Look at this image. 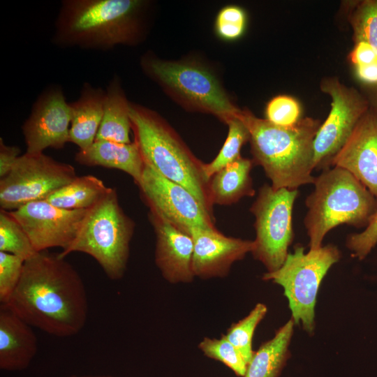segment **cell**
<instances>
[{"mask_svg":"<svg viewBox=\"0 0 377 377\" xmlns=\"http://www.w3.org/2000/svg\"><path fill=\"white\" fill-rule=\"evenodd\" d=\"M377 244V211L368 226L361 232L349 235L346 241L353 257L364 260Z\"/></svg>","mask_w":377,"mask_h":377,"instance_id":"d6a6232c","label":"cell"},{"mask_svg":"<svg viewBox=\"0 0 377 377\" xmlns=\"http://www.w3.org/2000/svg\"><path fill=\"white\" fill-rule=\"evenodd\" d=\"M238 117L249 131L253 163L263 168L273 188L297 190L313 184V145L320 120L305 117L294 126L283 127L247 109L241 110Z\"/></svg>","mask_w":377,"mask_h":377,"instance_id":"3957f363","label":"cell"},{"mask_svg":"<svg viewBox=\"0 0 377 377\" xmlns=\"http://www.w3.org/2000/svg\"><path fill=\"white\" fill-rule=\"evenodd\" d=\"M110 188L94 175L77 176L53 192L45 200L62 209H88L100 201Z\"/></svg>","mask_w":377,"mask_h":377,"instance_id":"cb8c5ba5","label":"cell"},{"mask_svg":"<svg viewBox=\"0 0 377 377\" xmlns=\"http://www.w3.org/2000/svg\"><path fill=\"white\" fill-rule=\"evenodd\" d=\"M376 86V90H375V93H374V97H375V105L374 107H376L377 108V85Z\"/></svg>","mask_w":377,"mask_h":377,"instance_id":"74e56055","label":"cell"},{"mask_svg":"<svg viewBox=\"0 0 377 377\" xmlns=\"http://www.w3.org/2000/svg\"><path fill=\"white\" fill-rule=\"evenodd\" d=\"M75 161L85 166H101L120 170L129 175L137 185L141 181L144 163L136 144L95 140L85 149H79Z\"/></svg>","mask_w":377,"mask_h":377,"instance_id":"d6986e66","label":"cell"},{"mask_svg":"<svg viewBox=\"0 0 377 377\" xmlns=\"http://www.w3.org/2000/svg\"><path fill=\"white\" fill-rule=\"evenodd\" d=\"M140 64L147 77L188 111L212 114L225 124L241 112L217 77L198 61L165 60L147 52Z\"/></svg>","mask_w":377,"mask_h":377,"instance_id":"8992f818","label":"cell"},{"mask_svg":"<svg viewBox=\"0 0 377 377\" xmlns=\"http://www.w3.org/2000/svg\"><path fill=\"white\" fill-rule=\"evenodd\" d=\"M138 186L150 211L185 232L189 234L193 228H215L213 216L189 191L149 166L144 164L142 179Z\"/></svg>","mask_w":377,"mask_h":377,"instance_id":"7c38bea8","label":"cell"},{"mask_svg":"<svg viewBox=\"0 0 377 377\" xmlns=\"http://www.w3.org/2000/svg\"><path fill=\"white\" fill-rule=\"evenodd\" d=\"M24 260L8 253L0 251V302L5 304L20 280Z\"/></svg>","mask_w":377,"mask_h":377,"instance_id":"1f68e13d","label":"cell"},{"mask_svg":"<svg viewBox=\"0 0 377 377\" xmlns=\"http://www.w3.org/2000/svg\"><path fill=\"white\" fill-rule=\"evenodd\" d=\"M198 348L206 357L219 361L232 370L235 374L244 377L247 363L244 358L230 341L222 334L221 338L204 337Z\"/></svg>","mask_w":377,"mask_h":377,"instance_id":"f1b7e54d","label":"cell"},{"mask_svg":"<svg viewBox=\"0 0 377 377\" xmlns=\"http://www.w3.org/2000/svg\"><path fill=\"white\" fill-rule=\"evenodd\" d=\"M226 124L228 133L223 145L212 162L203 165V171L208 180L216 172L240 158L242 146L249 141V131L238 115L230 119Z\"/></svg>","mask_w":377,"mask_h":377,"instance_id":"d4e9b609","label":"cell"},{"mask_svg":"<svg viewBox=\"0 0 377 377\" xmlns=\"http://www.w3.org/2000/svg\"><path fill=\"white\" fill-rule=\"evenodd\" d=\"M0 251L24 260L37 253L22 227L9 212L3 209L0 212Z\"/></svg>","mask_w":377,"mask_h":377,"instance_id":"484cf974","label":"cell"},{"mask_svg":"<svg viewBox=\"0 0 377 377\" xmlns=\"http://www.w3.org/2000/svg\"><path fill=\"white\" fill-rule=\"evenodd\" d=\"M301 107L292 96L279 95L272 98L265 108V119L276 126L288 127L301 119Z\"/></svg>","mask_w":377,"mask_h":377,"instance_id":"4dcf8cb0","label":"cell"},{"mask_svg":"<svg viewBox=\"0 0 377 377\" xmlns=\"http://www.w3.org/2000/svg\"><path fill=\"white\" fill-rule=\"evenodd\" d=\"M71 119V107L61 88H47L38 97L22 126L26 152L38 154L47 148L63 149L70 142Z\"/></svg>","mask_w":377,"mask_h":377,"instance_id":"5bb4252c","label":"cell"},{"mask_svg":"<svg viewBox=\"0 0 377 377\" xmlns=\"http://www.w3.org/2000/svg\"><path fill=\"white\" fill-rule=\"evenodd\" d=\"M105 98V90L84 82L78 99L70 103V142L79 149H85L94 142L103 115Z\"/></svg>","mask_w":377,"mask_h":377,"instance_id":"ffe728a7","label":"cell"},{"mask_svg":"<svg viewBox=\"0 0 377 377\" xmlns=\"http://www.w3.org/2000/svg\"><path fill=\"white\" fill-rule=\"evenodd\" d=\"M87 211L59 208L43 200L9 212L40 252L54 247L66 250L75 239Z\"/></svg>","mask_w":377,"mask_h":377,"instance_id":"4fadbf2b","label":"cell"},{"mask_svg":"<svg viewBox=\"0 0 377 377\" xmlns=\"http://www.w3.org/2000/svg\"><path fill=\"white\" fill-rule=\"evenodd\" d=\"M348 20L355 43H366L377 53V0L356 1Z\"/></svg>","mask_w":377,"mask_h":377,"instance_id":"83f0119b","label":"cell"},{"mask_svg":"<svg viewBox=\"0 0 377 377\" xmlns=\"http://www.w3.org/2000/svg\"><path fill=\"white\" fill-rule=\"evenodd\" d=\"M192 268L195 277L208 279L228 275L232 264L252 251L253 241L227 237L216 228H193Z\"/></svg>","mask_w":377,"mask_h":377,"instance_id":"9a60e30c","label":"cell"},{"mask_svg":"<svg viewBox=\"0 0 377 377\" xmlns=\"http://www.w3.org/2000/svg\"><path fill=\"white\" fill-rule=\"evenodd\" d=\"M21 149L16 146H10L0 138V177L6 176L13 168L17 158L22 155Z\"/></svg>","mask_w":377,"mask_h":377,"instance_id":"e575fe53","label":"cell"},{"mask_svg":"<svg viewBox=\"0 0 377 377\" xmlns=\"http://www.w3.org/2000/svg\"><path fill=\"white\" fill-rule=\"evenodd\" d=\"M267 313V306L258 303L246 316L232 323L225 334L226 337L240 352L247 364L254 353L252 340L255 330Z\"/></svg>","mask_w":377,"mask_h":377,"instance_id":"4316f807","label":"cell"},{"mask_svg":"<svg viewBox=\"0 0 377 377\" xmlns=\"http://www.w3.org/2000/svg\"><path fill=\"white\" fill-rule=\"evenodd\" d=\"M294 325L291 318L276 331L271 339L263 343L254 351L244 377L280 376L290 356L289 346Z\"/></svg>","mask_w":377,"mask_h":377,"instance_id":"603a6c76","label":"cell"},{"mask_svg":"<svg viewBox=\"0 0 377 377\" xmlns=\"http://www.w3.org/2000/svg\"><path fill=\"white\" fill-rule=\"evenodd\" d=\"M38 351V340L31 326L6 306L0 307V369H26Z\"/></svg>","mask_w":377,"mask_h":377,"instance_id":"ac0fdd59","label":"cell"},{"mask_svg":"<svg viewBox=\"0 0 377 377\" xmlns=\"http://www.w3.org/2000/svg\"><path fill=\"white\" fill-rule=\"evenodd\" d=\"M134 226L119 205L116 190L111 188L87 209L75 239L59 254L62 258L73 252L88 254L110 279H121L126 269Z\"/></svg>","mask_w":377,"mask_h":377,"instance_id":"52a82bcc","label":"cell"},{"mask_svg":"<svg viewBox=\"0 0 377 377\" xmlns=\"http://www.w3.org/2000/svg\"><path fill=\"white\" fill-rule=\"evenodd\" d=\"M129 112L130 102L122 88L119 77L114 75L105 89L103 115L95 140L131 143Z\"/></svg>","mask_w":377,"mask_h":377,"instance_id":"7402d4cb","label":"cell"},{"mask_svg":"<svg viewBox=\"0 0 377 377\" xmlns=\"http://www.w3.org/2000/svg\"><path fill=\"white\" fill-rule=\"evenodd\" d=\"M77 177L70 164L57 161L43 152H26L1 178V209L14 211L29 202L45 200Z\"/></svg>","mask_w":377,"mask_h":377,"instance_id":"30bf717a","label":"cell"},{"mask_svg":"<svg viewBox=\"0 0 377 377\" xmlns=\"http://www.w3.org/2000/svg\"><path fill=\"white\" fill-rule=\"evenodd\" d=\"M246 14L239 6L230 5L222 8L215 20V32L222 40L232 41L240 38L246 28Z\"/></svg>","mask_w":377,"mask_h":377,"instance_id":"f546056e","label":"cell"},{"mask_svg":"<svg viewBox=\"0 0 377 377\" xmlns=\"http://www.w3.org/2000/svg\"><path fill=\"white\" fill-rule=\"evenodd\" d=\"M341 256L338 247L332 244L307 253L298 244L279 269L262 276L263 280L283 288L295 325H301L309 334H313L315 329V306L320 283Z\"/></svg>","mask_w":377,"mask_h":377,"instance_id":"ba28073f","label":"cell"},{"mask_svg":"<svg viewBox=\"0 0 377 377\" xmlns=\"http://www.w3.org/2000/svg\"><path fill=\"white\" fill-rule=\"evenodd\" d=\"M332 166L355 177L377 199V108L370 106L334 158Z\"/></svg>","mask_w":377,"mask_h":377,"instance_id":"2e32d148","label":"cell"},{"mask_svg":"<svg viewBox=\"0 0 377 377\" xmlns=\"http://www.w3.org/2000/svg\"><path fill=\"white\" fill-rule=\"evenodd\" d=\"M150 4L145 0H63L52 41L59 47L96 50L137 45L147 36Z\"/></svg>","mask_w":377,"mask_h":377,"instance_id":"7a4b0ae2","label":"cell"},{"mask_svg":"<svg viewBox=\"0 0 377 377\" xmlns=\"http://www.w3.org/2000/svg\"><path fill=\"white\" fill-rule=\"evenodd\" d=\"M321 91L331 98L330 112L313 141V168L326 170L370 108L368 100L356 89L347 87L337 77H326Z\"/></svg>","mask_w":377,"mask_h":377,"instance_id":"8fae6325","label":"cell"},{"mask_svg":"<svg viewBox=\"0 0 377 377\" xmlns=\"http://www.w3.org/2000/svg\"><path fill=\"white\" fill-rule=\"evenodd\" d=\"M3 305L31 327L58 337L78 334L89 312L78 272L59 253L47 251L24 261L18 285Z\"/></svg>","mask_w":377,"mask_h":377,"instance_id":"6da1fadb","label":"cell"},{"mask_svg":"<svg viewBox=\"0 0 377 377\" xmlns=\"http://www.w3.org/2000/svg\"><path fill=\"white\" fill-rule=\"evenodd\" d=\"M349 58L354 67L368 65L377 60L376 52L367 43H355Z\"/></svg>","mask_w":377,"mask_h":377,"instance_id":"836d02e7","label":"cell"},{"mask_svg":"<svg viewBox=\"0 0 377 377\" xmlns=\"http://www.w3.org/2000/svg\"><path fill=\"white\" fill-rule=\"evenodd\" d=\"M149 219L156 235L155 263L169 283H190L193 268V241L191 236L154 212Z\"/></svg>","mask_w":377,"mask_h":377,"instance_id":"e0dca14e","label":"cell"},{"mask_svg":"<svg viewBox=\"0 0 377 377\" xmlns=\"http://www.w3.org/2000/svg\"><path fill=\"white\" fill-rule=\"evenodd\" d=\"M251 159L240 157L216 172L209 182V195L212 205H230L245 196H253Z\"/></svg>","mask_w":377,"mask_h":377,"instance_id":"44dd1931","label":"cell"},{"mask_svg":"<svg viewBox=\"0 0 377 377\" xmlns=\"http://www.w3.org/2000/svg\"><path fill=\"white\" fill-rule=\"evenodd\" d=\"M297 195V189H274L265 184L250 208L256 230L251 253L267 272L279 269L289 253L294 237L293 209Z\"/></svg>","mask_w":377,"mask_h":377,"instance_id":"9c48e42d","label":"cell"},{"mask_svg":"<svg viewBox=\"0 0 377 377\" xmlns=\"http://www.w3.org/2000/svg\"><path fill=\"white\" fill-rule=\"evenodd\" d=\"M354 68L360 80L367 84L377 85V60L368 65Z\"/></svg>","mask_w":377,"mask_h":377,"instance_id":"d590c367","label":"cell"},{"mask_svg":"<svg viewBox=\"0 0 377 377\" xmlns=\"http://www.w3.org/2000/svg\"><path fill=\"white\" fill-rule=\"evenodd\" d=\"M131 127L145 165L189 191L212 215L209 182L199 161L156 111L130 102ZM213 216V215H212Z\"/></svg>","mask_w":377,"mask_h":377,"instance_id":"277c9868","label":"cell"},{"mask_svg":"<svg viewBox=\"0 0 377 377\" xmlns=\"http://www.w3.org/2000/svg\"><path fill=\"white\" fill-rule=\"evenodd\" d=\"M306 197L304 224L309 250L323 246L325 235L339 225L365 228L377 211V199L348 170L332 166L315 178Z\"/></svg>","mask_w":377,"mask_h":377,"instance_id":"5b68a950","label":"cell"},{"mask_svg":"<svg viewBox=\"0 0 377 377\" xmlns=\"http://www.w3.org/2000/svg\"><path fill=\"white\" fill-rule=\"evenodd\" d=\"M70 377H114L110 375H82V376H77V375H72Z\"/></svg>","mask_w":377,"mask_h":377,"instance_id":"8d00e7d4","label":"cell"}]
</instances>
